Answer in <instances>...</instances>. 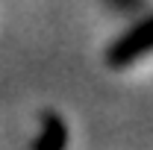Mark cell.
<instances>
[{
    "label": "cell",
    "instance_id": "obj_1",
    "mask_svg": "<svg viewBox=\"0 0 153 150\" xmlns=\"http://www.w3.org/2000/svg\"><path fill=\"white\" fill-rule=\"evenodd\" d=\"M147 50H153V18L138 24L130 36H124L109 53V65H130L135 59H141Z\"/></svg>",
    "mask_w": 153,
    "mask_h": 150
},
{
    "label": "cell",
    "instance_id": "obj_2",
    "mask_svg": "<svg viewBox=\"0 0 153 150\" xmlns=\"http://www.w3.org/2000/svg\"><path fill=\"white\" fill-rule=\"evenodd\" d=\"M36 150H65V124L59 118H47L44 132L36 141Z\"/></svg>",
    "mask_w": 153,
    "mask_h": 150
}]
</instances>
